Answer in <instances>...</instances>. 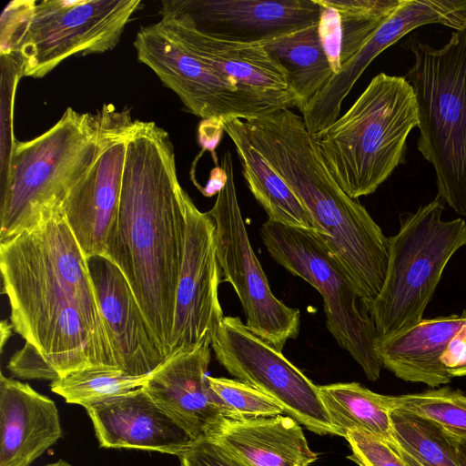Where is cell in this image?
I'll use <instances>...</instances> for the list:
<instances>
[{
  "label": "cell",
  "instance_id": "1",
  "mask_svg": "<svg viewBox=\"0 0 466 466\" xmlns=\"http://www.w3.org/2000/svg\"><path fill=\"white\" fill-rule=\"evenodd\" d=\"M14 330L59 375L118 368L87 258L61 211L0 242Z\"/></svg>",
  "mask_w": 466,
  "mask_h": 466
},
{
  "label": "cell",
  "instance_id": "2",
  "mask_svg": "<svg viewBox=\"0 0 466 466\" xmlns=\"http://www.w3.org/2000/svg\"><path fill=\"white\" fill-rule=\"evenodd\" d=\"M187 196L168 133L155 122L136 119L104 256L125 275L167 357L184 253Z\"/></svg>",
  "mask_w": 466,
  "mask_h": 466
},
{
  "label": "cell",
  "instance_id": "3",
  "mask_svg": "<svg viewBox=\"0 0 466 466\" xmlns=\"http://www.w3.org/2000/svg\"><path fill=\"white\" fill-rule=\"evenodd\" d=\"M241 126L296 195L370 309L386 278L389 238L368 210L337 184L301 116L282 108L244 120Z\"/></svg>",
  "mask_w": 466,
  "mask_h": 466
},
{
  "label": "cell",
  "instance_id": "4",
  "mask_svg": "<svg viewBox=\"0 0 466 466\" xmlns=\"http://www.w3.org/2000/svg\"><path fill=\"white\" fill-rule=\"evenodd\" d=\"M418 124L410 82L380 73L347 112L314 138L337 184L358 199L374 193L404 162L408 137Z\"/></svg>",
  "mask_w": 466,
  "mask_h": 466
},
{
  "label": "cell",
  "instance_id": "5",
  "mask_svg": "<svg viewBox=\"0 0 466 466\" xmlns=\"http://www.w3.org/2000/svg\"><path fill=\"white\" fill-rule=\"evenodd\" d=\"M98 132L97 113L68 107L48 130L18 141L9 176L0 188V242L61 211L93 165Z\"/></svg>",
  "mask_w": 466,
  "mask_h": 466
},
{
  "label": "cell",
  "instance_id": "6",
  "mask_svg": "<svg viewBox=\"0 0 466 466\" xmlns=\"http://www.w3.org/2000/svg\"><path fill=\"white\" fill-rule=\"evenodd\" d=\"M403 46L413 56L405 77L418 104V149L434 168L437 197L466 217V25L440 48L418 34Z\"/></svg>",
  "mask_w": 466,
  "mask_h": 466
},
{
  "label": "cell",
  "instance_id": "7",
  "mask_svg": "<svg viewBox=\"0 0 466 466\" xmlns=\"http://www.w3.org/2000/svg\"><path fill=\"white\" fill-rule=\"evenodd\" d=\"M436 197L400 216L398 233L389 238V261L380 292L370 311L380 337L410 329L423 319L453 254L466 245V222L443 220Z\"/></svg>",
  "mask_w": 466,
  "mask_h": 466
},
{
  "label": "cell",
  "instance_id": "8",
  "mask_svg": "<svg viewBox=\"0 0 466 466\" xmlns=\"http://www.w3.org/2000/svg\"><path fill=\"white\" fill-rule=\"evenodd\" d=\"M260 236L271 258L319 291L326 326L339 347L375 381L383 367L376 351L380 337L370 309L316 232L266 221Z\"/></svg>",
  "mask_w": 466,
  "mask_h": 466
},
{
  "label": "cell",
  "instance_id": "9",
  "mask_svg": "<svg viewBox=\"0 0 466 466\" xmlns=\"http://www.w3.org/2000/svg\"><path fill=\"white\" fill-rule=\"evenodd\" d=\"M140 0L35 1L16 53L24 76L41 78L72 56L114 49Z\"/></svg>",
  "mask_w": 466,
  "mask_h": 466
},
{
  "label": "cell",
  "instance_id": "10",
  "mask_svg": "<svg viewBox=\"0 0 466 466\" xmlns=\"http://www.w3.org/2000/svg\"><path fill=\"white\" fill-rule=\"evenodd\" d=\"M226 182L208 212L215 223L218 262L224 280L233 287L255 334L282 350L299 332L300 312L275 297L247 232L238 204L230 152L222 157Z\"/></svg>",
  "mask_w": 466,
  "mask_h": 466
},
{
  "label": "cell",
  "instance_id": "11",
  "mask_svg": "<svg viewBox=\"0 0 466 466\" xmlns=\"http://www.w3.org/2000/svg\"><path fill=\"white\" fill-rule=\"evenodd\" d=\"M134 47L138 61L179 97L188 112L203 120L223 124L282 109L238 89L192 53L160 20L140 27Z\"/></svg>",
  "mask_w": 466,
  "mask_h": 466
},
{
  "label": "cell",
  "instance_id": "12",
  "mask_svg": "<svg viewBox=\"0 0 466 466\" xmlns=\"http://www.w3.org/2000/svg\"><path fill=\"white\" fill-rule=\"evenodd\" d=\"M226 370L282 406L284 411L319 435H337L315 385L282 350L251 331L238 317H224L211 341Z\"/></svg>",
  "mask_w": 466,
  "mask_h": 466
},
{
  "label": "cell",
  "instance_id": "13",
  "mask_svg": "<svg viewBox=\"0 0 466 466\" xmlns=\"http://www.w3.org/2000/svg\"><path fill=\"white\" fill-rule=\"evenodd\" d=\"M96 113V158L61 208L86 258L105 254L118 212L127 143L136 120L130 109L119 110L111 104H105Z\"/></svg>",
  "mask_w": 466,
  "mask_h": 466
},
{
  "label": "cell",
  "instance_id": "14",
  "mask_svg": "<svg viewBox=\"0 0 466 466\" xmlns=\"http://www.w3.org/2000/svg\"><path fill=\"white\" fill-rule=\"evenodd\" d=\"M185 210L184 253L169 355L178 349L211 342L224 318L218 299L221 270L216 251L215 223L208 212L196 207L188 195Z\"/></svg>",
  "mask_w": 466,
  "mask_h": 466
},
{
  "label": "cell",
  "instance_id": "15",
  "mask_svg": "<svg viewBox=\"0 0 466 466\" xmlns=\"http://www.w3.org/2000/svg\"><path fill=\"white\" fill-rule=\"evenodd\" d=\"M160 15L216 38L264 43L318 24L320 6L317 0H167Z\"/></svg>",
  "mask_w": 466,
  "mask_h": 466
},
{
  "label": "cell",
  "instance_id": "16",
  "mask_svg": "<svg viewBox=\"0 0 466 466\" xmlns=\"http://www.w3.org/2000/svg\"><path fill=\"white\" fill-rule=\"evenodd\" d=\"M440 24L455 31L466 25V0H401L374 35L333 75L300 111L308 132L317 137L339 117L341 105L370 64L412 30Z\"/></svg>",
  "mask_w": 466,
  "mask_h": 466
},
{
  "label": "cell",
  "instance_id": "17",
  "mask_svg": "<svg viewBox=\"0 0 466 466\" xmlns=\"http://www.w3.org/2000/svg\"><path fill=\"white\" fill-rule=\"evenodd\" d=\"M91 279L119 369L153 372L167 358L125 275L108 258H87Z\"/></svg>",
  "mask_w": 466,
  "mask_h": 466
},
{
  "label": "cell",
  "instance_id": "18",
  "mask_svg": "<svg viewBox=\"0 0 466 466\" xmlns=\"http://www.w3.org/2000/svg\"><path fill=\"white\" fill-rule=\"evenodd\" d=\"M211 342L178 349L148 375L143 386L152 400L195 441L224 419L208 382Z\"/></svg>",
  "mask_w": 466,
  "mask_h": 466
},
{
  "label": "cell",
  "instance_id": "19",
  "mask_svg": "<svg viewBox=\"0 0 466 466\" xmlns=\"http://www.w3.org/2000/svg\"><path fill=\"white\" fill-rule=\"evenodd\" d=\"M197 56L238 89L263 98L279 108L297 107L283 67L262 43L216 38L169 20L160 19Z\"/></svg>",
  "mask_w": 466,
  "mask_h": 466
},
{
  "label": "cell",
  "instance_id": "20",
  "mask_svg": "<svg viewBox=\"0 0 466 466\" xmlns=\"http://www.w3.org/2000/svg\"><path fill=\"white\" fill-rule=\"evenodd\" d=\"M86 410L102 448L138 449L179 457L194 442L144 387Z\"/></svg>",
  "mask_w": 466,
  "mask_h": 466
},
{
  "label": "cell",
  "instance_id": "21",
  "mask_svg": "<svg viewBox=\"0 0 466 466\" xmlns=\"http://www.w3.org/2000/svg\"><path fill=\"white\" fill-rule=\"evenodd\" d=\"M62 434L56 403L1 373L0 466H30Z\"/></svg>",
  "mask_w": 466,
  "mask_h": 466
},
{
  "label": "cell",
  "instance_id": "22",
  "mask_svg": "<svg viewBox=\"0 0 466 466\" xmlns=\"http://www.w3.org/2000/svg\"><path fill=\"white\" fill-rule=\"evenodd\" d=\"M205 438L249 466H311L318 459L299 422L290 416L224 418Z\"/></svg>",
  "mask_w": 466,
  "mask_h": 466
},
{
  "label": "cell",
  "instance_id": "23",
  "mask_svg": "<svg viewBox=\"0 0 466 466\" xmlns=\"http://www.w3.org/2000/svg\"><path fill=\"white\" fill-rule=\"evenodd\" d=\"M465 322L466 309L460 315L423 319L410 329L379 337L376 351L383 367L399 379L436 388L453 379L441 358Z\"/></svg>",
  "mask_w": 466,
  "mask_h": 466
},
{
  "label": "cell",
  "instance_id": "24",
  "mask_svg": "<svg viewBox=\"0 0 466 466\" xmlns=\"http://www.w3.org/2000/svg\"><path fill=\"white\" fill-rule=\"evenodd\" d=\"M223 129L235 146L248 187L268 215V221L318 233L296 195L245 134L240 119L227 120Z\"/></svg>",
  "mask_w": 466,
  "mask_h": 466
},
{
  "label": "cell",
  "instance_id": "25",
  "mask_svg": "<svg viewBox=\"0 0 466 466\" xmlns=\"http://www.w3.org/2000/svg\"><path fill=\"white\" fill-rule=\"evenodd\" d=\"M262 44L285 70L299 111L334 75L320 40L319 23Z\"/></svg>",
  "mask_w": 466,
  "mask_h": 466
},
{
  "label": "cell",
  "instance_id": "26",
  "mask_svg": "<svg viewBox=\"0 0 466 466\" xmlns=\"http://www.w3.org/2000/svg\"><path fill=\"white\" fill-rule=\"evenodd\" d=\"M331 424L345 438L350 430L368 431L394 446L387 395L376 393L358 382L319 386Z\"/></svg>",
  "mask_w": 466,
  "mask_h": 466
},
{
  "label": "cell",
  "instance_id": "27",
  "mask_svg": "<svg viewBox=\"0 0 466 466\" xmlns=\"http://www.w3.org/2000/svg\"><path fill=\"white\" fill-rule=\"evenodd\" d=\"M394 448L422 466H461L450 433L438 422L397 408L390 409Z\"/></svg>",
  "mask_w": 466,
  "mask_h": 466
},
{
  "label": "cell",
  "instance_id": "28",
  "mask_svg": "<svg viewBox=\"0 0 466 466\" xmlns=\"http://www.w3.org/2000/svg\"><path fill=\"white\" fill-rule=\"evenodd\" d=\"M148 375L133 376L119 368L91 367L51 382V390L66 402L87 408L143 387Z\"/></svg>",
  "mask_w": 466,
  "mask_h": 466
},
{
  "label": "cell",
  "instance_id": "29",
  "mask_svg": "<svg viewBox=\"0 0 466 466\" xmlns=\"http://www.w3.org/2000/svg\"><path fill=\"white\" fill-rule=\"evenodd\" d=\"M340 21V65L346 64L398 8L401 0H319Z\"/></svg>",
  "mask_w": 466,
  "mask_h": 466
},
{
  "label": "cell",
  "instance_id": "30",
  "mask_svg": "<svg viewBox=\"0 0 466 466\" xmlns=\"http://www.w3.org/2000/svg\"><path fill=\"white\" fill-rule=\"evenodd\" d=\"M390 409H402L431 419L449 432L466 438V394L449 387L418 393L387 395Z\"/></svg>",
  "mask_w": 466,
  "mask_h": 466
},
{
  "label": "cell",
  "instance_id": "31",
  "mask_svg": "<svg viewBox=\"0 0 466 466\" xmlns=\"http://www.w3.org/2000/svg\"><path fill=\"white\" fill-rule=\"evenodd\" d=\"M208 382L226 419L267 418L285 412L271 397L239 380L208 376Z\"/></svg>",
  "mask_w": 466,
  "mask_h": 466
},
{
  "label": "cell",
  "instance_id": "32",
  "mask_svg": "<svg viewBox=\"0 0 466 466\" xmlns=\"http://www.w3.org/2000/svg\"><path fill=\"white\" fill-rule=\"evenodd\" d=\"M1 55V184L10 173L11 163L18 141L14 136L13 112L17 84L24 76L23 61L19 53Z\"/></svg>",
  "mask_w": 466,
  "mask_h": 466
},
{
  "label": "cell",
  "instance_id": "33",
  "mask_svg": "<svg viewBox=\"0 0 466 466\" xmlns=\"http://www.w3.org/2000/svg\"><path fill=\"white\" fill-rule=\"evenodd\" d=\"M345 439L351 449L348 458L360 466H406L393 446L368 431L350 430Z\"/></svg>",
  "mask_w": 466,
  "mask_h": 466
},
{
  "label": "cell",
  "instance_id": "34",
  "mask_svg": "<svg viewBox=\"0 0 466 466\" xmlns=\"http://www.w3.org/2000/svg\"><path fill=\"white\" fill-rule=\"evenodd\" d=\"M178 459L179 466H249L206 438L195 441Z\"/></svg>",
  "mask_w": 466,
  "mask_h": 466
},
{
  "label": "cell",
  "instance_id": "35",
  "mask_svg": "<svg viewBox=\"0 0 466 466\" xmlns=\"http://www.w3.org/2000/svg\"><path fill=\"white\" fill-rule=\"evenodd\" d=\"M7 369L21 379L56 380L59 375L45 360L39 351L25 342L10 359Z\"/></svg>",
  "mask_w": 466,
  "mask_h": 466
},
{
  "label": "cell",
  "instance_id": "36",
  "mask_svg": "<svg viewBox=\"0 0 466 466\" xmlns=\"http://www.w3.org/2000/svg\"><path fill=\"white\" fill-rule=\"evenodd\" d=\"M317 2L320 6L319 21V36L335 75L341 68L339 59L341 43L339 15L335 9L321 5L319 0Z\"/></svg>",
  "mask_w": 466,
  "mask_h": 466
},
{
  "label": "cell",
  "instance_id": "37",
  "mask_svg": "<svg viewBox=\"0 0 466 466\" xmlns=\"http://www.w3.org/2000/svg\"><path fill=\"white\" fill-rule=\"evenodd\" d=\"M441 360L452 378L466 376V322L451 339Z\"/></svg>",
  "mask_w": 466,
  "mask_h": 466
},
{
  "label": "cell",
  "instance_id": "38",
  "mask_svg": "<svg viewBox=\"0 0 466 466\" xmlns=\"http://www.w3.org/2000/svg\"><path fill=\"white\" fill-rule=\"evenodd\" d=\"M449 433L456 458L460 465L466 466V438L454 435L451 432Z\"/></svg>",
  "mask_w": 466,
  "mask_h": 466
},
{
  "label": "cell",
  "instance_id": "39",
  "mask_svg": "<svg viewBox=\"0 0 466 466\" xmlns=\"http://www.w3.org/2000/svg\"><path fill=\"white\" fill-rule=\"evenodd\" d=\"M14 328L11 322L9 323L6 319L3 320L0 323V339H1V351H3L5 342L8 340L9 337L12 335Z\"/></svg>",
  "mask_w": 466,
  "mask_h": 466
},
{
  "label": "cell",
  "instance_id": "40",
  "mask_svg": "<svg viewBox=\"0 0 466 466\" xmlns=\"http://www.w3.org/2000/svg\"><path fill=\"white\" fill-rule=\"evenodd\" d=\"M397 451L399 452L400 456L403 460L406 466H422L419 462H417L414 459H412L411 457H410L409 455L404 453L403 451H398V450H397Z\"/></svg>",
  "mask_w": 466,
  "mask_h": 466
},
{
  "label": "cell",
  "instance_id": "41",
  "mask_svg": "<svg viewBox=\"0 0 466 466\" xmlns=\"http://www.w3.org/2000/svg\"><path fill=\"white\" fill-rule=\"evenodd\" d=\"M42 466H74L70 463H68L67 461H64V460H59L56 462H52V463H47V464H45V465H42Z\"/></svg>",
  "mask_w": 466,
  "mask_h": 466
}]
</instances>
